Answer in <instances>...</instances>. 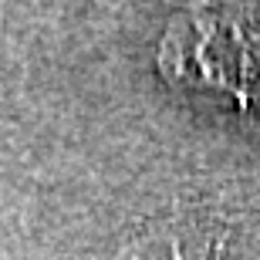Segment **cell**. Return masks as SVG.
Returning a JSON list of instances; mask_svg holds the SVG:
<instances>
[{
	"label": "cell",
	"mask_w": 260,
	"mask_h": 260,
	"mask_svg": "<svg viewBox=\"0 0 260 260\" xmlns=\"http://www.w3.org/2000/svg\"><path fill=\"white\" fill-rule=\"evenodd\" d=\"M112 260H230V226L210 210H173L135 226Z\"/></svg>",
	"instance_id": "obj_1"
}]
</instances>
